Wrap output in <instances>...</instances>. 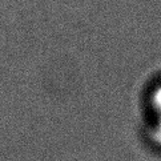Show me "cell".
Wrapping results in <instances>:
<instances>
[{"label": "cell", "mask_w": 161, "mask_h": 161, "mask_svg": "<svg viewBox=\"0 0 161 161\" xmlns=\"http://www.w3.org/2000/svg\"><path fill=\"white\" fill-rule=\"evenodd\" d=\"M151 103L153 109L157 112V114H160L161 113V84L153 89L151 96Z\"/></svg>", "instance_id": "cell-1"}, {"label": "cell", "mask_w": 161, "mask_h": 161, "mask_svg": "<svg viewBox=\"0 0 161 161\" xmlns=\"http://www.w3.org/2000/svg\"><path fill=\"white\" fill-rule=\"evenodd\" d=\"M153 140L157 141L158 144H161V113L157 114V120H156V124L153 126Z\"/></svg>", "instance_id": "cell-2"}]
</instances>
